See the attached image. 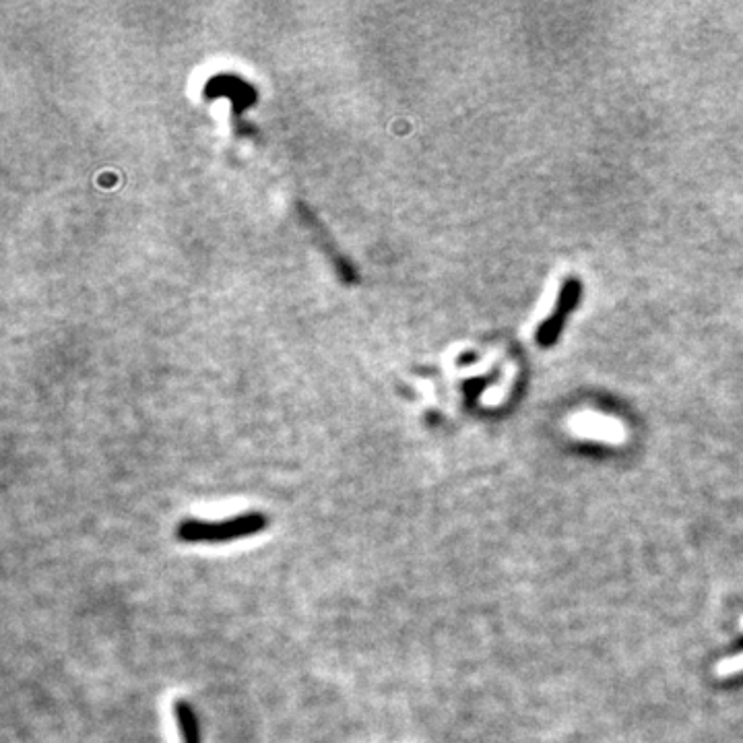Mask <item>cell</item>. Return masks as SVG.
Returning <instances> with one entry per match:
<instances>
[{
  "label": "cell",
  "instance_id": "6da1fadb",
  "mask_svg": "<svg viewBox=\"0 0 743 743\" xmlns=\"http://www.w3.org/2000/svg\"><path fill=\"white\" fill-rule=\"evenodd\" d=\"M269 519L263 512H244L234 516L230 521L205 523V521H184L178 525V539L186 543H203V541H232L242 539L265 531Z\"/></svg>",
  "mask_w": 743,
  "mask_h": 743
},
{
  "label": "cell",
  "instance_id": "7a4b0ae2",
  "mask_svg": "<svg viewBox=\"0 0 743 743\" xmlns=\"http://www.w3.org/2000/svg\"><path fill=\"white\" fill-rule=\"evenodd\" d=\"M578 300H580V281L568 279L564 283V287H562L560 300H558V304L554 308V314L549 316L543 322V325L539 327V331H537V343L539 345L547 347V345H552L558 339V335H560V331L564 327V322H566L568 312L578 304Z\"/></svg>",
  "mask_w": 743,
  "mask_h": 743
},
{
  "label": "cell",
  "instance_id": "3957f363",
  "mask_svg": "<svg viewBox=\"0 0 743 743\" xmlns=\"http://www.w3.org/2000/svg\"><path fill=\"white\" fill-rule=\"evenodd\" d=\"M174 717L182 735V743H201V729L195 710L186 700L174 702Z\"/></svg>",
  "mask_w": 743,
  "mask_h": 743
},
{
  "label": "cell",
  "instance_id": "277c9868",
  "mask_svg": "<svg viewBox=\"0 0 743 743\" xmlns=\"http://www.w3.org/2000/svg\"><path fill=\"white\" fill-rule=\"evenodd\" d=\"M739 624H741V628H743V616H741ZM715 671H717V675H721V677H727V675H733V673L743 671V653L737 655V657H731V659H723V661L717 665Z\"/></svg>",
  "mask_w": 743,
  "mask_h": 743
}]
</instances>
